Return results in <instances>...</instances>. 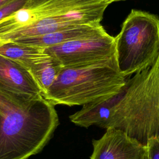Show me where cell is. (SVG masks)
I'll list each match as a JSON object with an SVG mask.
<instances>
[{"label":"cell","mask_w":159,"mask_h":159,"mask_svg":"<svg viewBox=\"0 0 159 159\" xmlns=\"http://www.w3.org/2000/svg\"><path fill=\"white\" fill-rule=\"evenodd\" d=\"M126 84L119 93L110 98L83 105L80 110L70 116V120L80 127L96 125L106 129L113 109L123 96Z\"/></svg>","instance_id":"10"},{"label":"cell","mask_w":159,"mask_h":159,"mask_svg":"<svg viewBox=\"0 0 159 159\" xmlns=\"http://www.w3.org/2000/svg\"><path fill=\"white\" fill-rule=\"evenodd\" d=\"M52 104L0 89V159H27L40 152L58 125Z\"/></svg>","instance_id":"1"},{"label":"cell","mask_w":159,"mask_h":159,"mask_svg":"<svg viewBox=\"0 0 159 159\" xmlns=\"http://www.w3.org/2000/svg\"><path fill=\"white\" fill-rule=\"evenodd\" d=\"M62 68V65L57 59L49 56L29 69L40 89L42 96L53 84Z\"/></svg>","instance_id":"12"},{"label":"cell","mask_w":159,"mask_h":159,"mask_svg":"<svg viewBox=\"0 0 159 159\" xmlns=\"http://www.w3.org/2000/svg\"><path fill=\"white\" fill-rule=\"evenodd\" d=\"M128 78L119 71L116 58L63 67L43 97L53 106H83L117 94Z\"/></svg>","instance_id":"3"},{"label":"cell","mask_w":159,"mask_h":159,"mask_svg":"<svg viewBox=\"0 0 159 159\" xmlns=\"http://www.w3.org/2000/svg\"><path fill=\"white\" fill-rule=\"evenodd\" d=\"M12 0H0V7L4 6V4L8 3L9 2L11 1Z\"/></svg>","instance_id":"15"},{"label":"cell","mask_w":159,"mask_h":159,"mask_svg":"<svg viewBox=\"0 0 159 159\" xmlns=\"http://www.w3.org/2000/svg\"><path fill=\"white\" fill-rule=\"evenodd\" d=\"M27 0H12L0 7V20L24 6Z\"/></svg>","instance_id":"13"},{"label":"cell","mask_w":159,"mask_h":159,"mask_svg":"<svg viewBox=\"0 0 159 159\" xmlns=\"http://www.w3.org/2000/svg\"><path fill=\"white\" fill-rule=\"evenodd\" d=\"M100 1L102 0H27L24 6L0 20V45L18 30Z\"/></svg>","instance_id":"5"},{"label":"cell","mask_w":159,"mask_h":159,"mask_svg":"<svg viewBox=\"0 0 159 159\" xmlns=\"http://www.w3.org/2000/svg\"><path fill=\"white\" fill-rule=\"evenodd\" d=\"M148 159H159V139L152 138L147 144Z\"/></svg>","instance_id":"14"},{"label":"cell","mask_w":159,"mask_h":159,"mask_svg":"<svg viewBox=\"0 0 159 159\" xmlns=\"http://www.w3.org/2000/svg\"><path fill=\"white\" fill-rule=\"evenodd\" d=\"M124 1V0H117V1Z\"/></svg>","instance_id":"16"},{"label":"cell","mask_w":159,"mask_h":159,"mask_svg":"<svg viewBox=\"0 0 159 159\" xmlns=\"http://www.w3.org/2000/svg\"><path fill=\"white\" fill-rule=\"evenodd\" d=\"M63 67L80 66L116 58L115 37L107 32L43 48Z\"/></svg>","instance_id":"6"},{"label":"cell","mask_w":159,"mask_h":159,"mask_svg":"<svg viewBox=\"0 0 159 159\" xmlns=\"http://www.w3.org/2000/svg\"><path fill=\"white\" fill-rule=\"evenodd\" d=\"M90 159H146L147 146L129 137L124 131L108 128L98 140H93Z\"/></svg>","instance_id":"7"},{"label":"cell","mask_w":159,"mask_h":159,"mask_svg":"<svg viewBox=\"0 0 159 159\" xmlns=\"http://www.w3.org/2000/svg\"><path fill=\"white\" fill-rule=\"evenodd\" d=\"M0 55L21 64L28 70L34 64L50 56L44 52L43 48L14 42H9L0 45Z\"/></svg>","instance_id":"11"},{"label":"cell","mask_w":159,"mask_h":159,"mask_svg":"<svg viewBox=\"0 0 159 159\" xmlns=\"http://www.w3.org/2000/svg\"><path fill=\"white\" fill-rule=\"evenodd\" d=\"M159 54V17L132 9L115 37L119 71L125 77L150 67Z\"/></svg>","instance_id":"4"},{"label":"cell","mask_w":159,"mask_h":159,"mask_svg":"<svg viewBox=\"0 0 159 159\" xmlns=\"http://www.w3.org/2000/svg\"><path fill=\"white\" fill-rule=\"evenodd\" d=\"M116 128L146 146L159 139V54L150 67L128 78L106 129Z\"/></svg>","instance_id":"2"},{"label":"cell","mask_w":159,"mask_h":159,"mask_svg":"<svg viewBox=\"0 0 159 159\" xmlns=\"http://www.w3.org/2000/svg\"><path fill=\"white\" fill-rule=\"evenodd\" d=\"M146 159H148V157H147V158Z\"/></svg>","instance_id":"17"},{"label":"cell","mask_w":159,"mask_h":159,"mask_svg":"<svg viewBox=\"0 0 159 159\" xmlns=\"http://www.w3.org/2000/svg\"><path fill=\"white\" fill-rule=\"evenodd\" d=\"M0 89L19 94L32 96L42 95L39 85L26 67L1 55Z\"/></svg>","instance_id":"8"},{"label":"cell","mask_w":159,"mask_h":159,"mask_svg":"<svg viewBox=\"0 0 159 159\" xmlns=\"http://www.w3.org/2000/svg\"><path fill=\"white\" fill-rule=\"evenodd\" d=\"M104 32L106 30L101 24H86L70 27L43 35L28 37L13 42L45 48L72 40L93 37Z\"/></svg>","instance_id":"9"}]
</instances>
